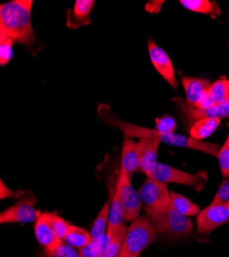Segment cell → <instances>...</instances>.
Segmentation results:
<instances>
[{
    "instance_id": "cell-1",
    "label": "cell",
    "mask_w": 229,
    "mask_h": 257,
    "mask_svg": "<svg viewBox=\"0 0 229 257\" xmlns=\"http://www.w3.org/2000/svg\"><path fill=\"white\" fill-rule=\"evenodd\" d=\"M97 115L108 124L109 126L116 127L120 130L126 138H140V139H154L159 141L160 143H164L168 145L176 146V147H184L190 148L194 151H198L213 157H217L221 146L216 143H210L199 141L191 138L190 136L180 135L176 133H162L155 128L143 127L128 121H123L119 119L112 108L107 104H100L97 108Z\"/></svg>"
},
{
    "instance_id": "cell-31",
    "label": "cell",
    "mask_w": 229,
    "mask_h": 257,
    "mask_svg": "<svg viewBox=\"0 0 229 257\" xmlns=\"http://www.w3.org/2000/svg\"><path fill=\"white\" fill-rule=\"evenodd\" d=\"M216 106V104L214 103V101L212 100L209 92H205L203 94V96L200 98V100L197 102V104L195 105L196 108L198 109H202V110H206V109H210L212 107Z\"/></svg>"
},
{
    "instance_id": "cell-4",
    "label": "cell",
    "mask_w": 229,
    "mask_h": 257,
    "mask_svg": "<svg viewBox=\"0 0 229 257\" xmlns=\"http://www.w3.org/2000/svg\"><path fill=\"white\" fill-rule=\"evenodd\" d=\"M151 178L160 181L162 183H176L191 186L195 190L200 191L204 183L207 180V173L204 171H199L196 174H191L184 172V171L178 170L172 166L165 164H158L153 174L150 176Z\"/></svg>"
},
{
    "instance_id": "cell-24",
    "label": "cell",
    "mask_w": 229,
    "mask_h": 257,
    "mask_svg": "<svg viewBox=\"0 0 229 257\" xmlns=\"http://www.w3.org/2000/svg\"><path fill=\"white\" fill-rule=\"evenodd\" d=\"M45 214H46V217L48 218L52 228L54 229L55 233L57 234V237L64 242V239L66 238V235H67L72 224L67 222L64 218L59 216L57 213L45 212Z\"/></svg>"
},
{
    "instance_id": "cell-6",
    "label": "cell",
    "mask_w": 229,
    "mask_h": 257,
    "mask_svg": "<svg viewBox=\"0 0 229 257\" xmlns=\"http://www.w3.org/2000/svg\"><path fill=\"white\" fill-rule=\"evenodd\" d=\"M36 203L37 199L32 194L23 197L13 206L2 212L0 222L2 224L35 222L40 214L43 213L36 209Z\"/></svg>"
},
{
    "instance_id": "cell-19",
    "label": "cell",
    "mask_w": 229,
    "mask_h": 257,
    "mask_svg": "<svg viewBox=\"0 0 229 257\" xmlns=\"http://www.w3.org/2000/svg\"><path fill=\"white\" fill-rule=\"evenodd\" d=\"M171 206L177 212L187 217L197 216L200 212L198 205L176 191H171Z\"/></svg>"
},
{
    "instance_id": "cell-32",
    "label": "cell",
    "mask_w": 229,
    "mask_h": 257,
    "mask_svg": "<svg viewBox=\"0 0 229 257\" xmlns=\"http://www.w3.org/2000/svg\"><path fill=\"white\" fill-rule=\"evenodd\" d=\"M20 195H22V192H17L12 190L5 182L2 180L0 181V199H8V198H16L19 197Z\"/></svg>"
},
{
    "instance_id": "cell-25",
    "label": "cell",
    "mask_w": 229,
    "mask_h": 257,
    "mask_svg": "<svg viewBox=\"0 0 229 257\" xmlns=\"http://www.w3.org/2000/svg\"><path fill=\"white\" fill-rule=\"evenodd\" d=\"M106 234L93 238L92 241L82 249L78 250L80 257H101L105 247Z\"/></svg>"
},
{
    "instance_id": "cell-9",
    "label": "cell",
    "mask_w": 229,
    "mask_h": 257,
    "mask_svg": "<svg viewBox=\"0 0 229 257\" xmlns=\"http://www.w3.org/2000/svg\"><path fill=\"white\" fill-rule=\"evenodd\" d=\"M174 101L177 103L179 109H180V113H181V117L182 120L185 123H191V125L202 118H212V117H216V118H228L229 117V100L222 104V105H216L210 109L206 110H202V109H198L196 108L195 106H191L188 103H187L186 100H183L182 98L178 97L175 98Z\"/></svg>"
},
{
    "instance_id": "cell-30",
    "label": "cell",
    "mask_w": 229,
    "mask_h": 257,
    "mask_svg": "<svg viewBox=\"0 0 229 257\" xmlns=\"http://www.w3.org/2000/svg\"><path fill=\"white\" fill-rule=\"evenodd\" d=\"M211 204L212 205L229 204V180L228 179L222 181Z\"/></svg>"
},
{
    "instance_id": "cell-28",
    "label": "cell",
    "mask_w": 229,
    "mask_h": 257,
    "mask_svg": "<svg viewBox=\"0 0 229 257\" xmlns=\"http://www.w3.org/2000/svg\"><path fill=\"white\" fill-rule=\"evenodd\" d=\"M44 257H80V256H79V252L75 248L67 245L66 243H63L54 251L45 250Z\"/></svg>"
},
{
    "instance_id": "cell-26",
    "label": "cell",
    "mask_w": 229,
    "mask_h": 257,
    "mask_svg": "<svg viewBox=\"0 0 229 257\" xmlns=\"http://www.w3.org/2000/svg\"><path fill=\"white\" fill-rule=\"evenodd\" d=\"M217 158L222 176L224 178H229V135L221 146Z\"/></svg>"
},
{
    "instance_id": "cell-7",
    "label": "cell",
    "mask_w": 229,
    "mask_h": 257,
    "mask_svg": "<svg viewBox=\"0 0 229 257\" xmlns=\"http://www.w3.org/2000/svg\"><path fill=\"white\" fill-rule=\"evenodd\" d=\"M229 221V204H217L200 210L196 216V233L206 235Z\"/></svg>"
},
{
    "instance_id": "cell-12",
    "label": "cell",
    "mask_w": 229,
    "mask_h": 257,
    "mask_svg": "<svg viewBox=\"0 0 229 257\" xmlns=\"http://www.w3.org/2000/svg\"><path fill=\"white\" fill-rule=\"evenodd\" d=\"M169 237L174 240H179L189 235L193 230V223L190 217L182 215L170 205L168 209V219H166Z\"/></svg>"
},
{
    "instance_id": "cell-33",
    "label": "cell",
    "mask_w": 229,
    "mask_h": 257,
    "mask_svg": "<svg viewBox=\"0 0 229 257\" xmlns=\"http://www.w3.org/2000/svg\"><path fill=\"white\" fill-rule=\"evenodd\" d=\"M118 257H120V256H118Z\"/></svg>"
},
{
    "instance_id": "cell-20",
    "label": "cell",
    "mask_w": 229,
    "mask_h": 257,
    "mask_svg": "<svg viewBox=\"0 0 229 257\" xmlns=\"http://www.w3.org/2000/svg\"><path fill=\"white\" fill-rule=\"evenodd\" d=\"M92 234L87 229L79 227L77 225H71L66 238L64 239V243L75 248L76 250H80L86 247L92 241Z\"/></svg>"
},
{
    "instance_id": "cell-17",
    "label": "cell",
    "mask_w": 229,
    "mask_h": 257,
    "mask_svg": "<svg viewBox=\"0 0 229 257\" xmlns=\"http://www.w3.org/2000/svg\"><path fill=\"white\" fill-rule=\"evenodd\" d=\"M221 123L220 118H202L195 121L189 128V136L193 139L203 141V139L210 137Z\"/></svg>"
},
{
    "instance_id": "cell-10",
    "label": "cell",
    "mask_w": 229,
    "mask_h": 257,
    "mask_svg": "<svg viewBox=\"0 0 229 257\" xmlns=\"http://www.w3.org/2000/svg\"><path fill=\"white\" fill-rule=\"evenodd\" d=\"M148 51L151 63L154 68L172 88L177 89L178 81L176 78L175 68L168 53L160 47H158L151 39L148 40Z\"/></svg>"
},
{
    "instance_id": "cell-14",
    "label": "cell",
    "mask_w": 229,
    "mask_h": 257,
    "mask_svg": "<svg viewBox=\"0 0 229 257\" xmlns=\"http://www.w3.org/2000/svg\"><path fill=\"white\" fill-rule=\"evenodd\" d=\"M95 4L94 0H76L73 10H69L67 13V27L77 29L81 26L90 25V15Z\"/></svg>"
},
{
    "instance_id": "cell-22",
    "label": "cell",
    "mask_w": 229,
    "mask_h": 257,
    "mask_svg": "<svg viewBox=\"0 0 229 257\" xmlns=\"http://www.w3.org/2000/svg\"><path fill=\"white\" fill-rule=\"evenodd\" d=\"M109 212H110V201L106 202L103 205L101 210L99 211L98 215L93 223L91 234L92 238L99 237V235H105L108 229L109 224Z\"/></svg>"
},
{
    "instance_id": "cell-8",
    "label": "cell",
    "mask_w": 229,
    "mask_h": 257,
    "mask_svg": "<svg viewBox=\"0 0 229 257\" xmlns=\"http://www.w3.org/2000/svg\"><path fill=\"white\" fill-rule=\"evenodd\" d=\"M138 191L145 207L162 209L171 205V191L168 188V184L151 177L146 178Z\"/></svg>"
},
{
    "instance_id": "cell-5",
    "label": "cell",
    "mask_w": 229,
    "mask_h": 257,
    "mask_svg": "<svg viewBox=\"0 0 229 257\" xmlns=\"http://www.w3.org/2000/svg\"><path fill=\"white\" fill-rule=\"evenodd\" d=\"M116 188L120 194V199L124 210V221H134L140 215L143 203L140 198L139 191L136 190L132 185L131 176H129L122 168H120Z\"/></svg>"
},
{
    "instance_id": "cell-15",
    "label": "cell",
    "mask_w": 229,
    "mask_h": 257,
    "mask_svg": "<svg viewBox=\"0 0 229 257\" xmlns=\"http://www.w3.org/2000/svg\"><path fill=\"white\" fill-rule=\"evenodd\" d=\"M121 168L129 176L140 170V149L138 142L132 138L123 140L121 149Z\"/></svg>"
},
{
    "instance_id": "cell-21",
    "label": "cell",
    "mask_w": 229,
    "mask_h": 257,
    "mask_svg": "<svg viewBox=\"0 0 229 257\" xmlns=\"http://www.w3.org/2000/svg\"><path fill=\"white\" fill-rule=\"evenodd\" d=\"M128 230V226L122 223L118 232L113 235V237H107L105 241V247L101 257H118L121 246L123 244L124 238H126V233Z\"/></svg>"
},
{
    "instance_id": "cell-23",
    "label": "cell",
    "mask_w": 229,
    "mask_h": 257,
    "mask_svg": "<svg viewBox=\"0 0 229 257\" xmlns=\"http://www.w3.org/2000/svg\"><path fill=\"white\" fill-rule=\"evenodd\" d=\"M216 105H222L229 100V79L220 78L213 82L207 90Z\"/></svg>"
},
{
    "instance_id": "cell-3",
    "label": "cell",
    "mask_w": 229,
    "mask_h": 257,
    "mask_svg": "<svg viewBox=\"0 0 229 257\" xmlns=\"http://www.w3.org/2000/svg\"><path fill=\"white\" fill-rule=\"evenodd\" d=\"M156 228L149 217L139 216L128 227L126 238L121 246L120 257H140L154 240Z\"/></svg>"
},
{
    "instance_id": "cell-11",
    "label": "cell",
    "mask_w": 229,
    "mask_h": 257,
    "mask_svg": "<svg viewBox=\"0 0 229 257\" xmlns=\"http://www.w3.org/2000/svg\"><path fill=\"white\" fill-rule=\"evenodd\" d=\"M159 141L154 139H140L138 142L140 149V172L150 177L155 171L158 162L157 154Z\"/></svg>"
},
{
    "instance_id": "cell-18",
    "label": "cell",
    "mask_w": 229,
    "mask_h": 257,
    "mask_svg": "<svg viewBox=\"0 0 229 257\" xmlns=\"http://www.w3.org/2000/svg\"><path fill=\"white\" fill-rule=\"evenodd\" d=\"M179 4L186 10L193 13L209 15L213 18L221 15V9L216 2H209V0H180Z\"/></svg>"
},
{
    "instance_id": "cell-2",
    "label": "cell",
    "mask_w": 229,
    "mask_h": 257,
    "mask_svg": "<svg viewBox=\"0 0 229 257\" xmlns=\"http://www.w3.org/2000/svg\"><path fill=\"white\" fill-rule=\"evenodd\" d=\"M33 4V0H13L0 6V37L27 47L34 44Z\"/></svg>"
},
{
    "instance_id": "cell-29",
    "label": "cell",
    "mask_w": 229,
    "mask_h": 257,
    "mask_svg": "<svg viewBox=\"0 0 229 257\" xmlns=\"http://www.w3.org/2000/svg\"><path fill=\"white\" fill-rule=\"evenodd\" d=\"M13 44L14 42L5 37H0V64L2 66L10 63L13 57Z\"/></svg>"
},
{
    "instance_id": "cell-16",
    "label": "cell",
    "mask_w": 229,
    "mask_h": 257,
    "mask_svg": "<svg viewBox=\"0 0 229 257\" xmlns=\"http://www.w3.org/2000/svg\"><path fill=\"white\" fill-rule=\"evenodd\" d=\"M182 84L187 103L191 106H195L203 94L209 90L212 82L209 79L185 76L182 78Z\"/></svg>"
},
{
    "instance_id": "cell-13",
    "label": "cell",
    "mask_w": 229,
    "mask_h": 257,
    "mask_svg": "<svg viewBox=\"0 0 229 257\" xmlns=\"http://www.w3.org/2000/svg\"><path fill=\"white\" fill-rule=\"evenodd\" d=\"M34 232L38 243L41 246H44L45 250L47 251H54L64 243L57 237L48 218L46 217L45 212L41 213L40 216L35 221Z\"/></svg>"
},
{
    "instance_id": "cell-27",
    "label": "cell",
    "mask_w": 229,
    "mask_h": 257,
    "mask_svg": "<svg viewBox=\"0 0 229 257\" xmlns=\"http://www.w3.org/2000/svg\"><path fill=\"white\" fill-rule=\"evenodd\" d=\"M178 123L176 119L171 115H162L155 119V130L162 133H175Z\"/></svg>"
}]
</instances>
